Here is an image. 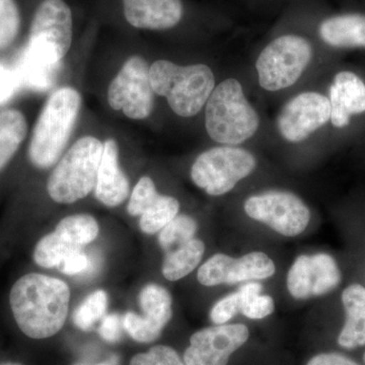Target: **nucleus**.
I'll return each mask as SVG.
<instances>
[{"label": "nucleus", "mask_w": 365, "mask_h": 365, "mask_svg": "<svg viewBox=\"0 0 365 365\" xmlns=\"http://www.w3.org/2000/svg\"><path fill=\"white\" fill-rule=\"evenodd\" d=\"M364 364H365V352H364Z\"/></svg>", "instance_id": "nucleus-36"}, {"label": "nucleus", "mask_w": 365, "mask_h": 365, "mask_svg": "<svg viewBox=\"0 0 365 365\" xmlns=\"http://www.w3.org/2000/svg\"><path fill=\"white\" fill-rule=\"evenodd\" d=\"M245 212L252 220L268 225L285 237H297L307 230L311 211L299 196L292 192L271 190L249 197Z\"/></svg>", "instance_id": "nucleus-10"}, {"label": "nucleus", "mask_w": 365, "mask_h": 365, "mask_svg": "<svg viewBox=\"0 0 365 365\" xmlns=\"http://www.w3.org/2000/svg\"><path fill=\"white\" fill-rule=\"evenodd\" d=\"M9 302L21 333L31 339H47L56 335L66 324L71 289L58 278L28 273L14 283Z\"/></svg>", "instance_id": "nucleus-2"}, {"label": "nucleus", "mask_w": 365, "mask_h": 365, "mask_svg": "<svg viewBox=\"0 0 365 365\" xmlns=\"http://www.w3.org/2000/svg\"><path fill=\"white\" fill-rule=\"evenodd\" d=\"M31 128L32 125L21 108L0 110V175L28 143Z\"/></svg>", "instance_id": "nucleus-20"}, {"label": "nucleus", "mask_w": 365, "mask_h": 365, "mask_svg": "<svg viewBox=\"0 0 365 365\" xmlns=\"http://www.w3.org/2000/svg\"><path fill=\"white\" fill-rule=\"evenodd\" d=\"M319 36L336 48H365L364 14H342L327 19L319 26Z\"/></svg>", "instance_id": "nucleus-22"}, {"label": "nucleus", "mask_w": 365, "mask_h": 365, "mask_svg": "<svg viewBox=\"0 0 365 365\" xmlns=\"http://www.w3.org/2000/svg\"><path fill=\"white\" fill-rule=\"evenodd\" d=\"M85 98L71 81L57 83L48 93L33 122L26 143V158L34 169L50 170L78 133Z\"/></svg>", "instance_id": "nucleus-1"}, {"label": "nucleus", "mask_w": 365, "mask_h": 365, "mask_svg": "<svg viewBox=\"0 0 365 365\" xmlns=\"http://www.w3.org/2000/svg\"><path fill=\"white\" fill-rule=\"evenodd\" d=\"M130 136L121 129L104 126V150L93 195L106 207H118L130 196V179L122 165L124 148Z\"/></svg>", "instance_id": "nucleus-12"}, {"label": "nucleus", "mask_w": 365, "mask_h": 365, "mask_svg": "<svg viewBox=\"0 0 365 365\" xmlns=\"http://www.w3.org/2000/svg\"><path fill=\"white\" fill-rule=\"evenodd\" d=\"M125 20L137 30L165 31L179 25L182 0H122Z\"/></svg>", "instance_id": "nucleus-18"}, {"label": "nucleus", "mask_w": 365, "mask_h": 365, "mask_svg": "<svg viewBox=\"0 0 365 365\" xmlns=\"http://www.w3.org/2000/svg\"><path fill=\"white\" fill-rule=\"evenodd\" d=\"M180 207L177 198L160 193L139 216V227L144 234H157L179 215Z\"/></svg>", "instance_id": "nucleus-24"}, {"label": "nucleus", "mask_w": 365, "mask_h": 365, "mask_svg": "<svg viewBox=\"0 0 365 365\" xmlns=\"http://www.w3.org/2000/svg\"><path fill=\"white\" fill-rule=\"evenodd\" d=\"M198 225L195 218L187 215H178L172 222L168 223L158 235V242L165 253L179 248L186 244L196 235Z\"/></svg>", "instance_id": "nucleus-25"}, {"label": "nucleus", "mask_w": 365, "mask_h": 365, "mask_svg": "<svg viewBox=\"0 0 365 365\" xmlns=\"http://www.w3.org/2000/svg\"><path fill=\"white\" fill-rule=\"evenodd\" d=\"M204 252V242L194 237L179 248L165 253L162 267L163 275L169 281H177L186 277L202 260Z\"/></svg>", "instance_id": "nucleus-23"}, {"label": "nucleus", "mask_w": 365, "mask_h": 365, "mask_svg": "<svg viewBox=\"0 0 365 365\" xmlns=\"http://www.w3.org/2000/svg\"><path fill=\"white\" fill-rule=\"evenodd\" d=\"M73 16L64 0H43L34 13L28 48L49 72H58L71 56Z\"/></svg>", "instance_id": "nucleus-7"}, {"label": "nucleus", "mask_w": 365, "mask_h": 365, "mask_svg": "<svg viewBox=\"0 0 365 365\" xmlns=\"http://www.w3.org/2000/svg\"><path fill=\"white\" fill-rule=\"evenodd\" d=\"M250 337L244 324H223L197 331L184 353L186 365H227L232 353Z\"/></svg>", "instance_id": "nucleus-13"}, {"label": "nucleus", "mask_w": 365, "mask_h": 365, "mask_svg": "<svg viewBox=\"0 0 365 365\" xmlns=\"http://www.w3.org/2000/svg\"><path fill=\"white\" fill-rule=\"evenodd\" d=\"M341 280L342 274L331 255H302L288 271L287 289L294 299H307L333 292Z\"/></svg>", "instance_id": "nucleus-16"}, {"label": "nucleus", "mask_w": 365, "mask_h": 365, "mask_svg": "<svg viewBox=\"0 0 365 365\" xmlns=\"http://www.w3.org/2000/svg\"><path fill=\"white\" fill-rule=\"evenodd\" d=\"M345 324L338 337V344L345 349L365 346V287L351 284L342 292Z\"/></svg>", "instance_id": "nucleus-21"}, {"label": "nucleus", "mask_w": 365, "mask_h": 365, "mask_svg": "<svg viewBox=\"0 0 365 365\" xmlns=\"http://www.w3.org/2000/svg\"><path fill=\"white\" fill-rule=\"evenodd\" d=\"M104 150V126L81 122L78 133L50 170L46 192L53 202L69 205L93 193Z\"/></svg>", "instance_id": "nucleus-3"}, {"label": "nucleus", "mask_w": 365, "mask_h": 365, "mask_svg": "<svg viewBox=\"0 0 365 365\" xmlns=\"http://www.w3.org/2000/svg\"><path fill=\"white\" fill-rule=\"evenodd\" d=\"M123 317L119 314H110L103 319L98 328V334L108 343H117L123 336Z\"/></svg>", "instance_id": "nucleus-32"}, {"label": "nucleus", "mask_w": 365, "mask_h": 365, "mask_svg": "<svg viewBox=\"0 0 365 365\" xmlns=\"http://www.w3.org/2000/svg\"><path fill=\"white\" fill-rule=\"evenodd\" d=\"M329 93L330 120L337 128L348 126L352 115L365 112V85L353 72L341 71L336 74Z\"/></svg>", "instance_id": "nucleus-19"}, {"label": "nucleus", "mask_w": 365, "mask_h": 365, "mask_svg": "<svg viewBox=\"0 0 365 365\" xmlns=\"http://www.w3.org/2000/svg\"><path fill=\"white\" fill-rule=\"evenodd\" d=\"M98 232L93 216L86 213L66 216L54 232L41 237L34 249V262L42 268H58L69 255L83 251V247L95 241Z\"/></svg>", "instance_id": "nucleus-11"}, {"label": "nucleus", "mask_w": 365, "mask_h": 365, "mask_svg": "<svg viewBox=\"0 0 365 365\" xmlns=\"http://www.w3.org/2000/svg\"><path fill=\"white\" fill-rule=\"evenodd\" d=\"M204 125L216 143L239 145L258 131L260 118L250 104L242 86L235 78H227L215 86L204 108Z\"/></svg>", "instance_id": "nucleus-6"}, {"label": "nucleus", "mask_w": 365, "mask_h": 365, "mask_svg": "<svg viewBox=\"0 0 365 365\" xmlns=\"http://www.w3.org/2000/svg\"><path fill=\"white\" fill-rule=\"evenodd\" d=\"M307 365H359L349 359V357L345 356V355L341 354L337 352L330 353H321V354L316 355L313 359L307 362Z\"/></svg>", "instance_id": "nucleus-34"}, {"label": "nucleus", "mask_w": 365, "mask_h": 365, "mask_svg": "<svg viewBox=\"0 0 365 365\" xmlns=\"http://www.w3.org/2000/svg\"><path fill=\"white\" fill-rule=\"evenodd\" d=\"M108 307V294L105 290H96L86 297L73 313V323L81 330L88 332L101 319L104 318Z\"/></svg>", "instance_id": "nucleus-26"}, {"label": "nucleus", "mask_w": 365, "mask_h": 365, "mask_svg": "<svg viewBox=\"0 0 365 365\" xmlns=\"http://www.w3.org/2000/svg\"><path fill=\"white\" fill-rule=\"evenodd\" d=\"M257 167L251 151L237 146H215L201 153L190 170L192 182L209 196L227 194Z\"/></svg>", "instance_id": "nucleus-8"}, {"label": "nucleus", "mask_w": 365, "mask_h": 365, "mask_svg": "<svg viewBox=\"0 0 365 365\" xmlns=\"http://www.w3.org/2000/svg\"><path fill=\"white\" fill-rule=\"evenodd\" d=\"M313 58V46L306 38L283 35L260 53L256 61L259 85L268 91L285 90L300 78Z\"/></svg>", "instance_id": "nucleus-9"}, {"label": "nucleus", "mask_w": 365, "mask_h": 365, "mask_svg": "<svg viewBox=\"0 0 365 365\" xmlns=\"http://www.w3.org/2000/svg\"><path fill=\"white\" fill-rule=\"evenodd\" d=\"M254 281L246 283L237 292L218 300L210 311V319L215 325H223L230 321L235 314L241 313L245 299L253 287Z\"/></svg>", "instance_id": "nucleus-28"}, {"label": "nucleus", "mask_w": 365, "mask_h": 365, "mask_svg": "<svg viewBox=\"0 0 365 365\" xmlns=\"http://www.w3.org/2000/svg\"><path fill=\"white\" fill-rule=\"evenodd\" d=\"M21 26V11L16 0H0V55L13 47Z\"/></svg>", "instance_id": "nucleus-27"}, {"label": "nucleus", "mask_w": 365, "mask_h": 365, "mask_svg": "<svg viewBox=\"0 0 365 365\" xmlns=\"http://www.w3.org/2000/svg\"><path fill=\"white\" fill-rule=\"evenodd\" d=\"M263 287L254 281L253 287L244 302L241 313L246 318L261 319L270 316L275 309V304L270 295L261 294Z\"/></svg>", "instance_id": "nucleus-30"}, {"label": "nucleus", "mask_w": 365, "mask_h": 365, "mask_svg": "<svg viewBox=\"0 0 365 365\" xmlns=\"http://www.w3.org/2000/svg\"><path fill=\"white\" fill-rule=\"evenodd\" d=\"M275 271L272 259L263 252H251L241 258L216 254L199 268L197 278L204 287H212L267 279Z\"/></svg>", "instance_id": "nucleus-15"}, {"label": "nucleus", "mask_w": 365, "mask_h": 365, "mask_svg": "<svg viewBox=\"0 0 365 365\" xmlns=\"http://www.w3.org/2000/svg\"><path fill=\"white\" fill-rule=\"evenodd\" d=\"M130 365H186L176 350L170 346L157 345L148 352L139 353L131 359Z\"/></svg>", "instance_id": "nucleus-31"}, {"label": "nucleus", "mask_w": 365, "mask_h": 365, "mask_svg": "<svg viewBox=\"0 0 365 365\" xmlns=\"http://www.w3.org/2000/svg\"><path fill=\"white\" fill-rule=\"evenodd\" d=\"M150 78L157 97L165 98L172 112L182 119L202 111L216 86L212 69L204 63L182 66L157 59L150 62Z\"/></svg>", "instance_id": "nucleus-5"}, {"label": "nucleus", "mask_w": 365, "mask_h": 365, "mask_svg": "<svg viewBox=\"0 0 365 365\" xmlns=\"http://www.w3.org/2000/svg\"><path fill=\"white\" fill-rule=\"evenodd\" d=\"M150 62L141 53L125 54L105 81L102 98L115 116L138 124L155 114L158 97L150 83Z\"/></svg>", "instance_id": "nucleus-4"}, {"label": "nucleus", "mask_w": 365, "mask_h": 365, "mask_svg": "<svg viewBox=\"0 0 365 365\" xmlns=\"http://www.w3.org/2000/svg\"><path fill=\"white\" fill-rule=\"evenodd\" d=\"M329 98L317 91H304L288 101L276 120L278 132L289 143H302L328 123Z\"/></svg>", "instance_id": "nucleus-14"}, {"label": "nucleus", "mask_w": 365, "mask_h": 365, "mask_svg": "<svg viewBox=\"0 0 365 365\" xmlns=\"http://www.w3.org/2000/svg\"><path fill=\"white\" fill-rule=\"evenodd\" d=\"M91 261L90 257L83 251L69 255L59 265V271L68 276L81 275L90 271Z\"/></svg>", "instance_id": "nucleus-33"}, {"label": "nucleus", "mask_w": 365, "mask_h": 365, "mask_svg": "<svg viewBox=\"0 0 365 365\" xmlns=\"http://www.w3.org/2000/svg\"><path fill=\"white\" fill-rule=\"evenodd\" d=\"M0 365H23V364H14V362H4V364H0Z\"/></svg>", "instance_id": "nucleus-35"}, {"label": "nucleus", "mask_w": 365, "mask_h": 365, "mask_svg": "<svg viewBox=\"0 0 365 365\" xmlns=\"http://www.w3.org/2000/svg\"><path fill=\"white\" fill-rule=\"evenodd\" d=\"M157 185L150 176H141L132 187L130 196L127 203V212L129 215L140 216L153 200L158 196Z\"/></svg>", "instance_id": "nucleus-29"}, {"label": "nucleus", "mask_w": 365, "mask_h": 365, "mask_svg": "<svg viewBox=\"0 0 365 365\" xmlns=\"http://www.w3.org/2000/svg\"><path fill=\"white\" fill-rule=\"evenodd\" d=\"M172 297L165 287L155 283L145 285L139 294L143 314L134 312L125 314V331L136 342H155L172 319Z\"/></svg>", "instance_id": "nucleus-17"}, {"label": "nucleus", "mask_w": 365, "mask_h": 365, "mask_svg": "<svg viewBox=\"0 0 365 365\" xmlns=\"http://www.w3.org/2000/svg\"><path fill=\"white\" fill-rule=\"evenodd\" d=\"M100 365H112V364H100Z\"/></svg>", "instance_id": "nucleus-37"}]
</instances>
